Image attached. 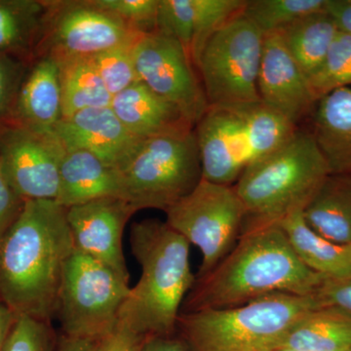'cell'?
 Masks as SVG:
<instances>
[{"mask_svg":"<svg viewBox=\"0 0 351 351\" xmlns=\"http://www.w3.org/2000/svg\"><path fill=\"white\" fill-rule=\"evenodd\" d=\"M66 208L56 200H25L0 239V301L17 317L51 322L64 265L75 251Z\"/></svg>","mask_w":351,"mask_h":351,"instance_id":"6da1fadb","label":"cell"},{"mask_svg":"<svg viewBox=\"0 0 351 351\" xmlns=\"http://www.w3.org/2000/svg\"><path fill=\"white\" fill-rule=\"evenodd\" d=\"M325 280L300 261L277 223L255 226L242 232L217 267L195 279L181 313L239 306L276 293L313 295Z\"/></svg>","mask_w":351,"mask_h":351,"instance_id":"7a4b0ae2","label":"cell"},{"mask_svg":"<svg viewBox=\"0 0 351 351\" xmlns=\"http://www.w3.org/2000/svg\"><path fill=\"white\" fill-rule=\"evenodd\" d=\"M130 245L142 274L129 291L119 322L143 337L174 334L196 279L189 262L191 244L166 221L149 219L131 226Z\"/></svg>","mask_w":351,"mask_h":351,"instance_id":"3957f363","label":"cell"},{"mask_svg":"<svg viewBox=\"0 0 351 351\" xmlns=\"http://www.w3.org/2000/svg\"><path fill=\"white\" fill-rule=\"evenodd\" d=\"M329 174L311 132L298 129L276 151L249 163L233 184L246 213L242 232L304 211Z\"/></svg>","mask_w":351,"mask_h":351,"instance_id":"277c9868","label":"cell"},{"mask_svg":"<svg viewBox=\"0 0 351 351\" xmlns=\"http://www.w3.org/2000/svg\"><path fill=\"white\" fill-rule=\"evenodd\" d=\"M316 295L276 293L241 306L181 313L177 332L193 351H276Z\"/></svg>","mask_w":351,"mask_h":351,"instance_id":"5b68a950","label":"cell"},{"mask_svg":"<svg viewBox=\"0 0 351 351\" xmlns=\"http://www.w3.org/2000/svg\"><path fill=\"white\" fill-rule=\"evenodd\" d=\"M117 170L122 198L137 212L167 211L202 180L195 129L141 140Z\"/></svg>","mask_w":351,"mask_h":351,"instance_id":"8992f818","label":"cell"},{"mask_svg":"<svg viewBox=\"0 0 351 351\" xmlns=\"http://www.w3.org/2000/svg\"><path fill=\"white\" fill-rule=\"evenodd\" d=\"M129 281L108 265L73 251L64 265L56 316L63 336L97 341L119 324Z\"/></svg>","mask_w":351,"mask_h":351,"instance_id":"52a82bcc","label":"cell"},{"mask_svg":"<svg viewBox=\"0 0 351 351\" xmlns=\"http://www.w3.org/2000/svg\"><path fill=\"white\" fill-rule=\"evenodd\" d=\"M263 44L262 32L242 13L209 39L195 66L209 107L260 101Z\"/></svg>","mask_w":351,"mask_h":351,"instance_id":"ba28073f","label":"cell"},{"mask_svg":"<svg viewBox=\"0 0 351 351\" xmlns=\"http://www.w3.org/2000/svg\"><path fill=\"white\" fill-rule=\"evenodd\" d=\"M166 213V223L189 244L199 249L202 261L195 278L221 262L239 241L245 209L234 186L201 180Z\"/></svg>","mask_w":351,"mask_h":351,"instance_id":"9c48e42d","label":"cell"},{"mask_svg":"<svg viewBox=\"0 0 351 351\" xmlns=\"http://www.w3.org/2000/svg\"><path fill=\"white\" fill-rule=\"evenodd\" d=\"M133 58L138 82L195 126L209 105L195 64L182 44L158 32L142 34L134 43Z\"/></svg>","mask_w":351,"mask_h":351,"instance_id":"30bf717a","label":"cell"},{"mask_svg":"<svg viewBox=\"0 0 351 351\" xmlns=\"http://www.w3.org/2000/svg\"><path fill=\"white\" fill-rule=\"evenodd\" d=\"M46 3L44 54L56 59L92 57L115 46L133 43L142 36L117 16L96 5L94 0Z\"/></svg>","mask_w":351,"mask_h":351,"instance_id":"8fae6325","label":"cell"},{"mask_svg":"<svg viewBox=\"0 0 351 351\" xmlns=\"http://www.w3.org/2000/svg\"><path fill=\"white\" fill-rule=\"evenodd\" d=\"M66 147L55 130L14 123L0 133V158L9 182L25 200H56Z\"/></svg>","mask_w":351,"mask_h":351,"instance_id":"7c38bea8","label":"cell"},{"mask_svg":"<svg viewBox=\"0 0 351 351\" xmlns=\"http://www.w3.org/2000/svg\"><path fill=\"white\" fill-rule=\"evenodd\" d=\"M66 209L75 250L103 263L129 281L122 237L129 219L137 212L133 205L110 196Z\"/></svg>","mask_w":351,"mask_h":351,"instance_id":"4fadbf2b","label":"cell"},{"mask_svg":"<svg viewBox=\"0 0 351 351\" xmlns=\"http://www.w3.org/2000/svg\"><path fill=\"white\" fill-rule=\"evenodd\" d=\"M258 91L263 104L297 127L317 103L308 80L291 56L278 32L263 36Z\"/></svg>","mask_w":351,"mask_h":351,"instance_id":"5bb4252c","label":"cell"},{"mask_svg":"<svg viewBox=\"0 0 351 351\" xmlns=\"http://www.w3.org/2000/svg\"><path fill=\"white\" fill-rule=\"evenodd\" d=\"M195 133L203 179L233 186L250 163L243 124L234 107L208 108Z\"/></svg>","mask_w":351,"mask_h":351,"instance_id":"9a60e30c","label":"cell"},{"mask_svg":"<svg viewBox=\"0 0 351 351\" xmlns=\"http://www.w3.org/2000/svg\"><path fill=\"white\" fill-rule=\"evenodd\" d=\"M54 130L66 149L90 152L115 169L141 141L127 130L110 107L80 110L62 119Z\"/></svg>","mask_w":351,"mask_h":351,"instance_id":"2e32d148","label":"cell"},{"mask_svg":"<svg viewBox=\"0 0 351 351\" xmlns=\"http://www.w3.org/2000/svg\"><path fill=\"white\" fill-rule=\"evenodd\" d=\"M110 108L127 130L141 140L195 129L175 106L140 82L113 96Z\"/></svg>","mask_w":351,"mask_h":351,"instance_id":"e0dca14e","label":"cell"},{"mask_svg":"<svg viewBox=\"0 0 351 351\" xmlns=\"http://www.w3.org/2000/svg\"><path fill=\"white\" fill-rule=\"evenodd\" d=\"M13 114L19 125L54 130L63 119L59 64L49 54L36 62L21 84Z\"/></svg>","mask_w":351,"mask_h":351,"instance_id":"ac0fdd59","label":"cell"},{"mask_svg":"<svg viewBox=\"0 0 351 351\" xmlns=\"http://www.w3.org/2000/svg\"><path fill=\"white\" fill-rule=\"evenodd\" d=\"M313 123L311 134L330 174L351 175V88H339L319 99Z\"/></svg>","mask_w":351,"mask_h":351,"instance_id":"d6986e66","label":"cell"},{"mask_svg":"<svg viewBox=\"0 0 351 351\" xmlns=\"http://www.w3.org/2000/svg\"><path fill=\"white\" fill-rule=\"evenodd\" d=\"M122 198L119 170L80 149H66L60 166L57 202L69 208L98 198Z\"/></svg>","mask_w":351,"mask_h":351,"instance_id":"ffe728a7","label":"cell"},{"mask_svg":"<svg viewBox=\"0 0 351 351\" xmlns=\"http://www.w3.org/2000/svg\"><path fill=\"white\" fill-rule=\"evenodd\" d=\"M277 225L297 257L309 269L326 279L351 276V245L335 243L321 237L307 225L302 211L289 215Z\"/></svg>","mask_w":351,"mask_h":351,"instance_id":"44dd1931","label":"cell"},{"mask_svg":"<svg viewBox=\"0 0 351 351\" xmlns=\"http://www.w3.org/2000/svg\"><path fill=\"white\" fill-rule=\"evenodd\" d=\"M277 350L351 351V313L335 306L311 309L291 327Z\"/></svg>","mask_w":351,"mask_h":351,"instance_id":"7402d4cb","label":"cell"},{"mask_svg":"<svg viewBox=\"0 0 351 351\" xmlns=\"http://www.w3.org/2000/svg\"><path fill=\"white\" fill-rule=\"evenodd\" d=\"M302 215L321 237L351 245V175H328Z\"/></svg>","mask_w":351,"mask_h":351,"instance_id":"603a6c76","label":"cell"},{"mask_svg":"<svg viewBox=\"0 0 351 351\" xmlns=\"http://www.w3.org/2000/svg\"><path fill=\"white\" fill-rule=\"evenodd\" d=\"M339 32L334 18L322 11L304 16L278 32L309 80L322 68Z\"/></svg>","mask_w":351,"mask_h":351,"instance_id":"cb8c5ba5","label":"cell"},{"mask_svg":"<svg viewBox=\"0 0 351 351\" xmlns=\"http://www.w3.org/2000/svg\"><path fill=\"white\" fill-rule=\"evenodd\" d=\"M47 3L0 0V55L24 56L43 38Z\"/></svg>","mask_w":351,"mask_h":351,"instance_id":"d4e9b609","label":"cell"},{"mask_svg":"<svg viewBox=\"0 0 351 351\" xmlns=\"http://www.w3.org/2000/svg\"><path fill=\"white\" fill-rule=\"evenodd\" d=\"M56 61L61 78L63 119L88 108L110 107L112 96L89 57L62 58Z\"/></svg>","mask_w":351,"mask_h":351,"instance_id":"484cf974","label":"cell"},{"mask_svg":"<svg viewBox=\"0 0 351 351\" xmlns=\"http://www.w3.org/2000/svg\"><path fill=\"white\" fill-rule=\"evenodd\" d=\"M233 107L243 124L250 163L276 151L299 129L261 101Z\"/></svg>","mask_w":351,"mask_h":351,"instance_id":"4316f807","label":"cell"},{"mask_svg":"<svg viewBox=\"0 0 351 351\" xmlns=\"http://www.w3.org/2000/svg\"><path fill=\"white\" fill-rule=\"evenodd\" d=\"M328 0H247L243 16L263 36L280 32L309 14L326 11Z\"/></svg>","mask_w":351,"mask_h":351,"instance_id":"83f0119b","label":"cell"},{"mask_svg":"<svg viewBox=\"0 0 351 351\" xmlns=\"http://www.w3.org/2000/svg\"><path fill=\"white\" fill-rule=\"evenodd\" d=\"M246 0H195V22L191 57L196 66L209 39L242 13ZM196 69V68H195Z\"/></svg>","mask_w":351,"mask_h":351,"instance_id":"f1b7e54d","label":"cell"},{"mask_svg":"<svg viewBox=\"0 0 351 351\" xmlns=\"http://www.w3.org/2000/svg\"><path fill=\"white\" fill-rule=\"evenodd\" d=\"M308 82L317 101L334 90L351 88V34L339 32L322 68Z\"/></svg>","mask_w":351,"mask_h":351,"instance_id":"f546056e","label":"cell"},{"mask_svg":"<svg viewBox=\"0 0 351 351\" xmlns=\"http://www.w3.org/2000/svg\"><path fill=\"white\" fill-rule=\"evenodd\" d=\"M136 40L89 57L112 97L138 82L133 58V46Z\"/></svg>","mask_w":351,"mask_h":351,"instance_id":"4dcf8cb0","label":"cell"},{"mask_svg":"<svg viewBox=\"0 0 351 351\" xmlns=\"http://www.w3.org/2000/svg\"><path fill=\"white\" fill-rule=\"evenodd\" d=\"M195 0H159L156 31L176 39L191 56Z\"/></svg>","mask_w":351,"mask_h":351,"instance_id":"1f68e13d","label":"cell"},{"mask_svg":"<svg viewBox=\"0 0 351 351\" xmlns=\"http://www.w3.org/2000/svg\"><path fill=\"white\" fill-rule=\"evenodd\" d=\"M57 345L51 322L21 316L16 319L3 351H56Z\"/></svg>","mask_w":351,"mask_h":351,"instance_id":"d6a6232c","label":"cell"},{"mask_svg":"<svg viewBox=\"0 0 351 351\" xmlns=\"http://www.w3.org/2000/svg\"><path fill=\"white\" fill-rule=\"evenodd\" d=\"M94 2L140 34L156 31L159 0H94Z\"/></svg>","mask_w":351,"mask_h":351,"instance_id":"836d02e7","label":"cell"},{"mask_svg":"<svg viewBox=\"0 0 351 351\" xmlns=\"http://www.w3.org/2000/svg\"><path fill=\"white\" fill-rule=\"evenodd\" d=\"M22 64L14 58L0 55V119L13 108L23 82Z\"/></svg>","mask_w":351,"mask_h":351,"instance_id":"e575fe53","label":"cell"},{"mask_svg":"<svg viewBox=\"0 0 351 351\" xmlns=\"http://www.w3.org/2000/svg\"><path fill=\"white\" fill-rule=\"evenodd\" d=\"M24 204L25 200L9 182L0 158V239L15 223Z\"/></svg>","mask_w":351,"mask_h":351,"instance_id":"d590c367","label":"cell"},{"mask_svg":"<svg viewBox=\"0 0 351 351\" xmlns=\"http://www.w3.org/2000/svg\"><path fill=\"white\" fill-rule=\"evenodd\" d=\"M320 306H335L351 313V276L326 279L314 293Z\"/></svg>","mask_w":351,"mask_h":351,"instance_id":"8d00e7d4","label":"cell"},{"mask_svg":"<svg viewBox=\"0 0 351 351\" xmlns=\"http://www.w3.org/2000/svg\"><path fill=\"white\" fill-rule=\"evenodd\" d=\"M145 338L119 322L110 334L95 343L94 351H141Z\"/></svg>","mask_w":351,"mask_h":351,"instance_id":"74e56055","label":"cell"},{"mask_svg":"<svg viewBox=\"0 0 351 351\" xmlns=\"http://www.w3.org/2000/svg\"><path fill=\"white\" fill-rule=\"evenodd\" d=\"M141 351H193L179 332L145 337Z\"/></svg>","mask_w":351,"mask_h":351,"instance_id":"f35d334b","label":"cell"},{"mask_svg":"<svg viewBox=\"0 0 351 351\" xmlns=\"http://www.w3.org/2000/svg\"><path fill=\"white\" fill-rule=\"evenodd\" d=\"M326 11L336 21L339 31L351 34V0H328Z\"/></svg>","mask_w":351,"mask_h":351,"instance_id":"ab89813d","label":"cell"},{"mask_svg":"<svg viewBox=\"0 0 351 351\" xmlns=\"http://www.w3.org/2000/svg\"><path fill=\"white\" fill-rule=\"evenodd\" d=\"M16 319L17 316L0 301V351H3L4 346L15 324Z\"/></svg>","mask_w":351,"mask_h":351,"instance_id":"60d3db41","label":"cell"},{"mask_svg":"<svg viewBox=\"0 0 351 351\" xmlns=\"http://www.w3.org/2000/svg\"><path fill=\"white\" fill-rule=\"evenodd\" d=\"M96 341L68 338L62 336L58 341L56 351H94Z\"/></svg>","mask_w":351,"mask_h":351,"instance_id":"b9f144b4","label":"cell"},{"mask_svg":"<svg viewBox=\"0 0 351 351\" xmlns=\"http://www.w3.org/2000/svg\"><path fill=\"white\" fill-rule=\"evenodd\" d=\"M276 351H297V350H277Z\"/></svg>","mask_w":351,"mask_h":351,"instance_id":"7bdbcfd3","label":"cell"}]
</instances>
